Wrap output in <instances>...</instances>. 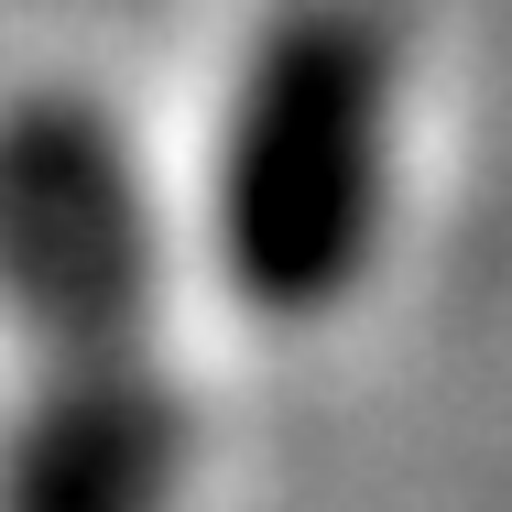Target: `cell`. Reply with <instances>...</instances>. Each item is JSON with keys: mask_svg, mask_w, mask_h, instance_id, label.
<instances>
[{"mask_svg": "<svg viewBox=\"0 0 512 512\" xmlns=\"http://www.w3.org/2000/svg\"><path fill=\"white\" fill-rule=\"evenodd\" d=\"M0 316L33 338L0 512H175L197 414L153 349V197L77 88L0 99Z\"/></svg>", "mask_w": 512, "mask_h": 512, "instance_id": "1", "label": "cell"}, {"mask_svg": "<svg viewBox=\"0 0 512 512\" xmlns=\"http://www.w3.org/2000/svg\"><path fill=\"white\" fill-rule=\"evenodd\" d=\"M414 0H273L218 131V273L262 327H316L360 295L393 218Z\"/></svg>", "mask_w": 512, "mask_h": 512, "instance_id": "2", "label": "cell"}]
</instances>
